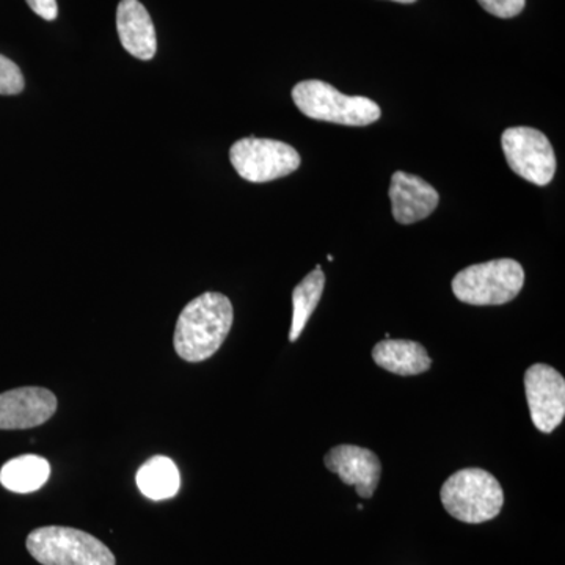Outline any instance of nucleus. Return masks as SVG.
Instances as JSON below:
<instances>
[{
  "instance_id": "obj_6",
  "label": "nucleus",
  "mask_w": 565,
  "mask_h": 565,
  "mask_svg": "<svg viewBox=\"0 0 565 565\" xmlns=\"http://www.w3.org/2000/svg\"><path fill=\"white\" fill-rule=\"evenodd\" d=\"M230 161L241 178L259 184L296 172L302 159L296 148L285 141L247 137L233 145Z\"/></svg>"
},
{
  "instance_id": "obj_19",
  "label": "nucleus",
  "mask_w": 565,
  "mask_h": 565,
  "mask_svg": "<svg viewBox=\"0 0 565 565\" xmlns=\"http://www.w3.org/2000/svg\"><path fill=\"white\" fill-rule=\"evenodd\" d=\"M33 13L39 14L44 21H55L58 17L57 0H25Z\"/></svg>"
},
{
  "instance_id": "obj_10",
  "label": "nucleus",
  "mask_w": 565,
  "mask_h": 565,
  "mask_svg": "<svg viewBox=\"0 0 565 565\" xmlns=\"http://www.w3.org/2000/svg\"><path fill=\"white\" fill-rule=\"evenodd\" d=\"M327 470L340 476L345 486L355 487L362 498H373L382 476V463L371 449L355 445L334 446L323 457Z\"/></svg>"
},
{
  "instance_id": "obj_14",
  "label": "nucleus",
  "mask_w": 565,
  "mask_h": 565,
  "mask_svg": "<svg viewBox=\"0 0 565 565\" xmlns=\"http://www.w3.org/2000/svg\"><path fill=\"white\" fill-rule=\"evenodd\" d=\"M136 481L141 494L152 501L169 500L181 487L180 470L173 460L166 456L151 457L141 465Z\"/></svg>"
},
{
  "instance_id": "obj_4",
  "label": "nucleus",
  "mask_w": 565,
  "mask_h": 565,
  "mask_svg": "<svg viewBox=\"0 0 565 565\" xmlns=\"http://www.w3.org/2000/svg\"><path fill=\"white\" fill-rule=\"evenodd\" d=\"M525 285V270L515 259H493L460 270L452 278L457 300L475 307L512 302Z\"/></svg>"
},
{
  "instance_id": "obj_7",
  "label": "nucleus",
  "mask_w": 565,
  "mask_h": 565,
  "mask_svg": "<svg viewBox=\"0 0 565 565\" xmlns=\"http://www.w3.org/2000/svg\"><path fill=\"white\" fill-rule=\"evenodd\" d=\"M501 147L512 172L544 188L556 173V156L544 132L527 126L505 129Z\"/></svg>"
},
{
  "instance_id": "obj_18",
  "label": "nucleus",
  "mask_w": 565,
  "mask_h": 565,
  "mask_svg": "<svg viewBox=\"0 0 565 565\" xmlns=\"http://www.w3.org/2000/svg\"><path fill=\"white\" fill-rule=\"evenodd\" d=\"M479 6L501 20H511L525 10L526 0H478Z\"/></svg>"
},
{
  "instance_id": "obj_1",
  "label": "nucleus",
  "mask_w": 565,
  "mask_h": 565,
  "mask_svg": "<svg viewBox=\"0 0 565 565\" xmlns=\"http://www.w3.org/2000/svg\"><path fill=\"white\" fill-rule=\"evenodd\" d=\"M233 303L221 292H204L185 305L178 318L173 344L189 363L211 359L232 332Z\"/></svg>"
},
{
  "instance_id": "obj_2",
  "label": "nucleus",
  "mask_w": 565,
  "mask_h": 565,
  "mask_svg": "<svg viewBox=\"0 0 565 565\" xmlns=\"http://www.w3.org/2000/svg\"><path fill=\"white\" fill-rule=\"evenodd\" d=\"M440 498L449 515L470 525L490 522L504 504L503 487L482 468H463L449 476Z\"/></svg>"
},
{
  "instance_id": "obj_3",
  "label": "nucleus",
  "mask_w": 565,
  "mask_h": 565,
  "mask_svg": "<svg viewBox=\"0 0 565 565\" xmlns=\"http://www.w3.org/2000/svg\"><path fill=\"white\" fill-rule=\"evenodd\" d=\"M292 99L305 117L343 126L373 125L382 110L373 99L343 95L322 81L299 82L292 88Z\"/></svg>"
},
{
  "instance_id": "obj_12",
  "label": "nucleus",
  "mask_w": 565,
  "mask_h": 565,
  "mask_svg": "<svg viewBox=\"0 0 565 565\" xmlns=\"http://www.w3.org/2000/svg\"><path fill=\"white\" fill-rule=\"evenodd\" d=\"M117 31L122 47L139 61H151L158 52L156 29L139 0H121L117 9Z\"/></svg>"
},
{
  "instance_id": "obj_17",
  "label": "nucleus",
  "mask_w": 565,
  "mask_h": 565,
  "mask_svg": "<svg viewBox=\"0 0 565 565\" xmlns=\"http://www.w3.org/2000/svg\"><path fill=\"white\" fill-rule=\"evenodd\" d=\"M24 90V76L20 66L0 55V95H20Z\"/></svg>"
},
{
  "instance_id": "obj_16",
  "label": "nucleus",
  "mask_w": 565,
  "mask_h": 565,
  "mask_svg": "<svg viewBox=\"0 0 565 565\" xmlns=\"http://www.w3.org/2000/svg\"><path fill=\"white\" fill-rule=\"evenodd\" d=\"M326 286V275L322 273L321 264L316 266L313 273L307 275L292 291V323L289 341L296 343L302 334L305 327L315 313Z\"/></svg>"
},
{
  "instance_id": "obj_15",
  "label": "nucleus",
  "mask_w": 565,
  "mask_h": 565,
  "mask_svg": "<svg viewBox=\"0 0 565 565\" xmlns=\"http://www.w3.org/2000/svg\"><path fill=\"white\" fill-rule=\"evenodd\" d=\"M51 465L40 456H21L11 459L0 470V484L14 493H32L46 484Z\"/></svg>"
},
{
  "instance_id": "obj_9",
  "label": "nucleus",
  "mask_w": 565,
  "mask_h": 565,
  "mask_svg": "<svg viewBox=\"0 0 565 565\" xmlns=\"http://www.w3.org/2000/svg\"><path fill=\"white\" fill-rule=\"evenodd\" d=\"M57 397L41 386H22L0 394V430H22L50 422Z\"/></svg>"
},
{
  "instance_id": "obj_11",
  "label": "nucleus",
  "mask_w": 565,
  "mask_h": 565,
  "mask_svg": "<svg viewBox=\"0 0 565 565\" xmlns=\"http://www.w3.org/2000/svg\"><path fill=\"white\" fill-rule=\"evenodd\" d=\"M388 195L394 221L401 225L424 221L440 203V195L429 182L404 172L393 173Z\"/></svg>"
},
{
  "instance_id": "obj_5",
  "label": "nucleus",
  "mask_w": 565,
  "mask_h": 565,
  "mask_svg": "<svg viewBox=\"0 0 565 565\" xmlns=\"http://www.w3.org/2000/svg\"><path fill=\"white\" fill-rule=\"evenodd\" d=\"M41 565H115L114 553L99 539L68 526L36 527L25 541Z\"/></svg>"
},
{
  "instance_id": "obj_8",
  "label": "nucleus",
  "mask_w": 565,
  "mask_h": 565,
  "mask_svg": "<svg viewBox=\"0 0 565 565\" xmlns=\"http://www.w3.org/2000/svg\"><path fill=\"white\" fill-rule=\"evenodd\" d=\"M525 393L535 429L552 434L565 416V381L550 364L535 363L525 374Z\"/></svg>"
},
{
  "instance_id": "obj_20",
  "label": "nucleus",
  "mask_w": 565,
  "mask_h": 565,
  "mask_svg": "<svg viewBox=\"0 0 565 565\" xmlns=\"http://www.w3.org/2000/svg\"><path fill=\"white\" fill-rule=\"evenodd\" d=\"M393 2H399V3H414L416 0H393Z\"/></svg>"
},
{
  "instance_id": "obj_13",
  "label": "nucleus",
  "mask_w": 565,
  "mask_h": 565,
  "mask_svg": "<svg viewBox=\"0 0 565 565\" xmlns=\"http://www.w3.org/2000/svg\"><path fill=\"white\" fill-rule=\"evenodd\" d=\"M373 359L377 366L404 377L426 373L433 366V360L424 345L392 338L374 345Z\"/></svg>"
}]
</instances>
